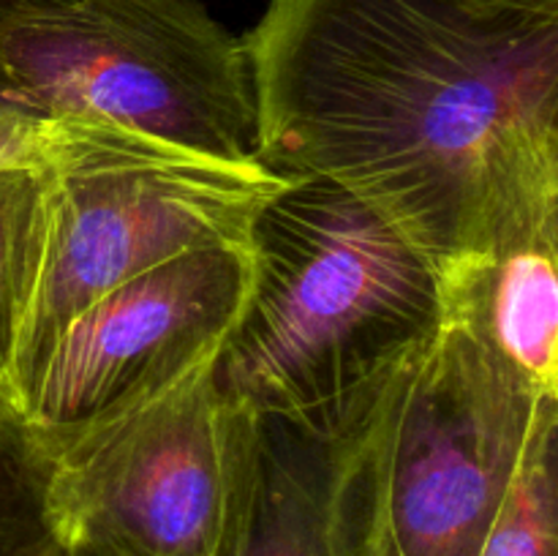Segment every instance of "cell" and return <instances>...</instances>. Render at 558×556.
I'll return each instance as SVG.
<instances>
[{
    "label": "cell",
    "mask_w": 558,
    "mask_h": 556,
    "mask_svg": "<svg viewBox=\"0 0 558 556\" xmlns=\"http://www.w3.org/2000/svg\"><path fill=\"white\" fill-rule=\"evenodd\" d=\"M256 161L325 178L439 276L558 200V0H270Z\"/></svg>",
    "instance_id": "1"
},
{
    "label": "cell",
    "mask_w": 558,
    "mask_h": 556,
    "mask_svg": "<svg viewBox=\"0 0 558 556\" xmlns=\"http://www.w3.org/2000/svg\"><path fill=\"white\" fill-rule=\"evenodd\" d=\"M248 262L243 311L216 358L227 409L352 428L445 322L436 267L325 178H292L262 207Z\"/></svg>",
    "instance_id": "2"
},
{
    "label": "cell",
    "mask_w": 558,
    "mask_h": 556,
    "mask_svg": "<svg viewBox=\"0 0 558 556\" xmlns=\"http://www.w3.org/2000/svg\"><path fill=\"white\" fill-rule=\"evenodd\" d=\"M543 398L472 333L441 322L354 445L332 556H480Z\"/></svg>",
    "instance_id": "3"
},
{
    "label": "cell",
    "mask_w": 558,
    "mask_h": 556,
    "mask_svg": "<svg viewBox=\"0 0 558 556\" xmlns=\"http://www.w3.org/2000/svg\"><path fill=\"white\" fill-rule=\"evenodd\" d=\"M0 104L256 161L245 41L199 0H0Z\"/></svg>",
    "instance_id": "4"
},
{
    "label": "cell",
    "mask_w": 558,
    "mask_h": 556,
    "mask_svg": "<svg viewBox=\"0 0 558 556\" xmlns=\"http://www.w3.org/2000/svg\"><path fill=\"white\" fill-rule=\"evenodd\" d=\"M292 178L109 125L65 123L47 167V245L11 403L54 338L101 294L180 254L248 249L251 223Z\"/></svg>",
    "instance_id": "5"
},
{
    "label": "cell",
    "mask_w": 558,
    "mask_h": 556,
    "mask_svg": "<svg viewBox=\"0 0 558 556\" xmlns=\"http://www.w3.org/2000/svg\"><path fill=\"white\" fill-rule=\"evenodd\" d=\"M248 249L180 254L120 283L60 330L14 412L49 456L172 390L221 352L248 294Z\"/></svg>",
    "instance_id": "6"
},
{
    "label": "cell",
    "mask_w": 558,
    "mask_h": 556,
    "mask_svg": "<svg viewBox=\"0 0 558 556\" xmlns=\"http://www.w3.org/2000/svg\"><path fill=\"white\" fill-rule=\"evenodd\" d=\"M216 358L52 458V510L65 548L210 556L227 483Z\"/></svg>",
    "instance_id": "7"
},
{
    "label": "cell",
    "mask_w": 558,
    "mask_h": 556,
    "mask_svg": "<svg viewBox=\"0 0 558 556\" xmlns=\"http://www.w3.org/2000/svg\"><path fill=\"white\" fill-rule=\"evenodd\" d=\"M368 418L319 431L223 407L227 483L210 556H332L343 474Z\"/></svg>",
    "instance_id": "8"
},
{
    "label": "cell",
    "mask_w": 558,
    "mask_h": 556,
    "mask_svg": "<svg viewBox=\"0 0 558 556\" xmlns=\"http://www.w3.org/2000/svg\"><path fill=\"white\" fill-rule=\"evenodd\" d=\"M558 200L512 221L441 281L445 322L472 333L543 396H558Z\"/></svg>",
    "instance_id": "9"
},
{
    "label": "cell",
    "mask_w": 558,
    "mask_h": 556,
    "mask_svg": "<svg viewBox=\"0 0 558 556\" xmlns=\"http://www.w3.org/2000/svg\"><path fill=\"white\" fill-rule=\"evenodd\" d=\"M47 245V169H0V403H11L16 352ZM11 409V407H9Z\"/></svg>",
    "instance_id": "10"
},
{
    "label": "cell",
    "mask_w": 558,
    "mask_h": 556,
    "mask_svg": "<svg viewBox=\"0 0 558 556\" xmlns=\"http://www.w3.org/2000/svg\"><path fill=\"white\" fill-rule=\"evenodd\" d=\"M558 396L543 398L480 556H558Z\"/></svg>",
    "instance_id": "11"
},
{
    "label": "cell",
    "mask_w": 558,
    "mask_h": 556,
    "mask_svg": "<svg viewBox=\"0 0 558 556\" xmlns=\"http://www.w3.org/2000/svg\"><path fill=\"white\" fill-rule=\"evenodd\" d=\"M52 456L0 403V556H65L52 510Z\"/></svg>",
    "instance_id": "12"
},
{
    "label": "cell",
    "mask_w": 558,
    "mask_h": 556,
    "mask_svg": "<svg viewBox=\"0 0 558 556\" xmlns=\"http://www.w3.org/2000/svg\"><path fill=\"white\" fill-rule=\"evenodd\" d=\"M65 123L0 104V169H47L63 145Z\"/></svg>",
    "instance_id": "13"
}]
</instances>
